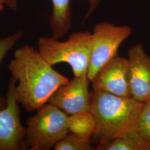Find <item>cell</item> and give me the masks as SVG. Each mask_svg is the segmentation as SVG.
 <instances>
[{
	"instance_id": "obj_1",
	"label": "cell",
	"mask_w": 150,
	"mask_h": 150,
	"mask_svg": "<svg viewBox=\"0 0 150 150\" xmlns=\"http://www.w3.org/2000/svg\"><path fill=\"white\" fill-rule=\"evenodd\" d=\"M8 69L18 82L16 100L28 112L47 103L55 91L69 81L29 45L16 50Z\"/></svg>"
},
{
	"instance_id": "obj_2",
	"label": "cell",
	"mask_w": 150,
	"mask_h": 150,
	"mask_svg": "<svg viewBox=\"0 0 150 150\" xmlns=\"http://www.w3.org/2000/svg\"><path fill=\"white\" fill-rule=\"evenodd\" d=\"M143 105L131 97L93 90L91 112L96 120L94 135L100 137L101 141H106L134 128Z\"/></svg>"
},
{
	"instance_id": "obj_3",
	"label": "cell",
	"mask_w": 150,
	"mask_h": 150,
	"mask_svg": "<svg viewBox=\"0 0 150 150\" xmlns=\"http://www.w3.org/2000/svg\"><path fill=\"white\" fill-rule=\"evenodd\" d=\"M92 46V33L89 31L72 33L67 40L59 41L51 37H41L38 50L49 64H69L74 77H87Z\"/></svg>"
},
{
	"instance_id": "obj_4",
	"label": "cell",
	"mask_w": 150,
	"mask_h": 150,
	"mask_svg": "<svg viewBox=\"0 0 150 150\" xmlns=\"http://www.w3.org/2000/svg\"><path fill=\"white\" fill-rule=\"evenodd\" d=\"M68 116L46 103L26 120L25 142L27 150H49L69 134Z\"/></svg>"
},
{
	"instance_id": "obj_5",
	"label": "cell",
	"mask_w": 150,
	"mask_h": 150,
	"mask_svg": "<svg viewBox=\"0 0 150 150\" xmlns=\"http://www.w3.org/2000/svg\"><path fill=\"white\" fill-rule=\"evenodd\" d=\"M131 33V28L126 25L116 26L107 22L95 25L87 74L90 82L105 64L117 56L118 48Z\"/></svg>"
},
{
	"instance_id": "obj_6",
	"label": "cell",
	"mask_w": 150,
	"mask_h": 150,
	"mask_svg": "<svg viewBox=\"0 0 150 150\" xmlns=\"http://www.w3.org/2000/svg\"><path fill=\"white\" fill-rule=\"evenodd\" d=\"M16 78L11 76L6 93L7 106L0 109V150H26L25 127L20 120V108L15 96Z\"/></svg>"
},
{
	"instance_id": "obj_7",
	"label": "cell",
	"mask_w": 150,
	"mask_h": 150,
	"mask_svg": "<svg viewBox=\"0 0 150 150\" xmlns=\"http://www.w3.org/2000/svg\"><path fill=\"white\" fill-rule=\"evenodd\" d=\"M87 76L74 77L59 88L48 103L58 107L67 115L91 111V94Z\"/></svg>"
},
{
	"instance_id": "obj_8",
	"label": "cell",
	"mask_w": 150,
	"mask_h": 150,
	"mask_svg": "<svg viewBox=\"0 0 150 150\" xmlns=\"http://www.w3.org/2000/svg\"><path fill=\"white\" fill-rule=\"evenodd\" d=\"M91 82L94 91L131 97L128 59L118 56L115 57L98 71Z\"/></svg>"
},
{
	"instance_id": "obj_9",
	"label": "cell",
	"mask_w": 150,
	"mask_h": 150,
	"mask_svg": "<svg viewBox=\"0 0 150 150\" xmlns=\"http://www.w3.org/2000/svg\"><path fill=\"white\" fill-rule=\"evenodd\" d=\"M127 59L131 97L144 103L150 99V56L139 43L129 48Z\"/></svg>"
},
{
	"instance_id": "obj_10",
	"label": "cell",
	"mask_w": 150,
	"mask_h": 150,
	"mask_svg": "<svg viewBox=\"0 0 150 150\" xmlns=\"http://www.w3.org/2000/svg\"><path fill=\"white\" fill-rule=\"evenodd\" d=\"M52 11L50 17V26L52 37L59 39L63 37L72 28V15L70 7L71 0H51ZM89 10L86 13L85 20L96 10L100 5V0H87ZM6 5L12 10L17 8L16 0H5Z\"/></svg>"
},
{
	"instance_id": "obj_11",
	"label": "cell",
	"mask_w": 150,
	"mask_h": 150,
	"mask_svg": "<svg viewBox=\"0 0 150 150\" xmlns=\"http://www.w3.org/2000/svg\"><path fill=\"white\" fill-rule=\"evenodd\" d=\"M95 150H150V142L133 128L111 139L101 141Z\"/></svg>"
},
{
	"instance_id": "obj_12",
	"label": "cell",
	"mask_w": 150,
	"mask_h": 150,
	"mask_svg": "<svg viewBox=\"0 0 150 150\" xmlns=\"http://www.w3.org/2000/svg\"><path fill=\"white\" fill-rule=\"evenodd\" d=\"M67 121L70 132L80 137L90 139L95 134L96 120L91 111L69 115Z\"/></svg>"
},
{
	"instance_id": "obj_13",
	"label": "cell",
	"mask_w": 150,
	"mask_h": 150,
	"mask_svg": "<svg viewBox=\"0 0 150 150\" xmlns=\"http://www.w3.org/2000/svg\"><path fill=\"white\" fill-rule=\"evenodd\" d=\"M54 150H95L90 139L81 138L72 133L67 134L54 147Z\"/></svg>"
},
{
	"instance_id": "obj_14",
	"label": "cell",
	"mask_w": 150,
	"mask_h": 150,
	"mask_svg": "<svg viewBox=\"0 0 150 150\" xmlns=\"http://www.w3.org/2000/svg\"><path fill=\"white\" fill-rule=\"evenodd\" d=\"M22 37V32L20 31L5 38H0V64L12 48L21 40ZM6 106V98L0 94V109L5 108Z\"/></svg>"
},
{
	"instance_id": "obj_15",
	"label": "cell",
	"mask_w": 150,
	"mask_h": 150,
	"mask_svg": "<svg viewBox=\"0 0 150 150\" xmlns=\"http://www.w3.org/2000/svg\"><path fill=\"white\" fill-rule=\"evenodd\" d=\"M134 129L144 139L150 142V99L144 102Z\"/></svg>"
},
{
	"instance_id": "obj_16",
	"label": "cell",
	"mask_w": 150,
	"mask_h": 150,
	"mask_svg": "<svg viewBox=\"0 0 150 150\" xmlns=\"http://www.w3.org/2000/svg\"><path fill=\"white\" fill-rule=\"evenodd\" d=\"M5 5V0H0V11L3 10Z\"/></svg>"
}]
</instances>
